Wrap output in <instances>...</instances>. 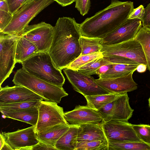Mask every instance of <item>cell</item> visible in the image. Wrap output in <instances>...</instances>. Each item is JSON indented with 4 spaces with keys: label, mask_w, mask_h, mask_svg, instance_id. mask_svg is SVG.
Masks as SVG:
<instances>
[{
    "label": "cell",
    "mask_w": 150,
    "mask_h": 150,
    "mask_svg": "<svg viewBox=\"0 0 150 150\" xmlns=\"http://www.w3.org/2000/svg\"><path fill=\"white\" fill-rule=\"evenodd\" d=\"M8 6L9 11L13 15L22 6L24 0H5Z\"/></svg>",
    "instance_id": "35"
},
{
    "label": "cell",
    "mask_w": 150,
    "mask_h": 150,
    "mask_svg": "<svg viewBox=\"0 0 150 150\" xmlns=\"http://www.w3.org/2000/svg\"><path fill=\"white\" fill-rule=\"evenodd\" d=\"M54 1L32 0L25 4L13 14L11 21L1 32L5 34L18 35L34 17Z\"/></svg>",
    "instance_id": "6"
},
{
    "label": "cell",
    "mask_w": 150,
    "mask_h": 150,
    "mask_svg": "<svg viewBox=\"0 0 150 150\" xmlns=\"http://www.w3.org/2000/svg\"><path fill=\"white\" fill-rule=\"evenodd\" d=\"M134 9L132 2L111 0L106 8L79 24L81 34L103 39L126 21Z\"/></svg>",
    "instance_id": "2"
},
{
    "label": "cell",
    "mask_w": 150,
    "mask_h": 150,
    "mask_svg": "<svg viewBox=\"0 0 150 150\" xmlns=\"http://www.w3.org/2000/svg\"><path fill=\"white\" fill-rule=\"evenodd\" d=\"M145 13L143 5H141L137 8H134L129 16L128 19L138 18L142 20Z\"/></svg>",
    "instance_id": "36"
},
{
    "label": "cell",
    "mask_w": 150,
    "mask_h": 150,
    "mask_svg": "<svg viewBox=\"0 0 150 150\" xmlns=\"http://www.w3.org/2000/svg\"><path fill=\"white\" fill-rule=\"evenodd\" d=\"M12 81L16 85L24 86L43 98L44 100L60 103L68 96L62 87L49 83L29 74L22 68L17 70Z\"/></svg>",
    "instance_id": "4"
},
{
    "label": "cell",
    "mask_w": 150,
    "mask_h": 150,
    "mask_svg": "<svg viewBox=\"0 0 150 150\" xmlns=\"http://www.w3.org/2000/svg\"><path fill=\"white\" fill-rule=\"evenodd\" d=\"M142 22V20L138 18L128 19L103 39L102 44H117L133 39L141 27Z\"/></svg>",
    "instance_id": "14"
},
{
    "label": "cell",
    "mask_w": 150,
    "mask_h": 150,
    "mask_svg": "<svg viewBox=\"0 0 150 150\" xmlns=\"http://www.w3.org/2000/svg\"><path fill=\"white\" fill-rule=\"evenodd\" d=\"M13 17L10 12L0 10V32H1L9 24Z\"/></svg>",
    "instance_id": "34"
},
{
    "label": "cell",
    "mask_w": 150,
    "mask_h": 150,
    "mask_svg": "<svg viewBox=\"0 0 150 150\" xmlns=\"http://www.w3.org/2000/svg\"><path fill=\"white\" fill-rule=\"evenodd\" d=\"M5 142L1 133L0 134V150H1Z\"/></svg>",
    "instance_id": "43"
},
{
    "label": "cell",
    "mask_w": 150,
    "mask_h": 150,
    "mask_svg": "<svg viewBox=\"0 0 150 150\" xmlns=\"http://www.w3.org/2000/svg\"><path fill=\"white\" fill-rule=\"evenodd\" d=\"M64 117L69 124L76 125L100 122L102 120L97 110L87 105L76 106L74 110L64 112Z\"/></svg>",
    "instance_id": "17"
},
{
    "label": "cell",
    "mask_w": 150,
    "mask_h": 150,
    "mask_svg": "<svg viewBox=\"0 0 150 150\" xmlns=\"http://www.w3.org/2000/svg\"><path fill=\"white\" fill-rule=\"evenodd\" d=\"M31 0H24V1H23V3L22 6L24 4H25L29 2Z\"/></svg>",
    "instance_id": "45"
},
{
    "label": "cell",
    "mask_w": 150,
    "mask_h": 150,
    "mask_svg": "<svg viewBox=\"0 0 150 150\" xmlns=\"http://www.w3.org/2000/svg\"><path fill=\"white\" fill-rule=\"evenodd\" d=\"M0 10L9 12L8 5L5 0H0Z\"/></svg>",
    "instance_id": "41"
},
{
    "label": "cell",
    "mask_w": 150,
    "mask_h": 150,
    "mask_svg": "<svg viewBox=\"0 0 150 150\" xmlns=\"http://www.w3.org/2000/svg\"><path fill=\"white\" fill-rule=\"evenodd\" d=\"M122 94L110 93L86 96L84 97L87 101L86 105L97 111Z\"/></svg>",
    "instance_id": "24"
},
{
    "label": "cell",
    "mask_w": 150,
    "mask_h": 150,
    "mask_svg": "<svg viewBox=\"0 0 150 150\" xmlns=\"http://www.w3.org/2000/svg\"><path fill=\"white\" fill-rule=\"evenodd\" d=\"M78 142L87 141L107 140L100 122L79 125Z\"/></svg>",
    "instance_id": "18"
},
{
    "label": "cell",
    "mask_w": 150,
    "mask_h": 150,
    "mask_svg": "<svg viewBox=\"0 0 150 150\" xmlns=\"http://www.w3.org/2000/svg\"><path fill=\"white\" fill-rule=\"evenodd\" d=\"M18 35L0 32V85L12 72L16 63L15 57Z\"/></svg>",
    "instance_id": "7"
},
{
    "label": "cell",
    "mask_w": 150,
    "mask_h": 150,
    "mask_svg": "<svg viewBox=\"0 0 150 150\" xmlns=\"http://www.w3.org/2000/svg\"><path fill=\"white\" fill-rule=\"evenodd\" d=\"M112 64H106L101 66L96 71V74L98 75L99 77L105 74L112 67Z\"/></svg>",
    "instance_id": "39"
},
{
    "label": "cell",
    "mask_w": 150,
    "mask_h": 150,
    "mask_svg": "<svg viewBox=\"0 0 150 150\" xmlns=\"http://www.w3.org/2000/svg\"><path fill=\"white\" fill-rule=\"evenodd\" d=\"M112 63L108 61L103 57L97 59L86 64L80 68L78 70L87 75L96 74L97 70L101 66Z\"/></svg>",
    "instance_id": "29"
},
{
    "label": "cell",
    "mask_w": 150,
    "mask_h": 150,
    "mask_svg": "<svg viewBox=\"0 0 150 150\" xmlns=\"http://www.w3.org/2000/svg\"><path fill=\"white\" fill-rule=\"evenodd\" d=\"M78 128L79 125H71L56 142L55 147L57 150H76Z\"/></svg>",
    "instance_id": "22"
},
{
    "label": "cell",
    "mask_w": 150,
    "mask_h": 150,
    "mask_svg": "<svg viewBox=\"0 0 150 150\" xmlns=\"http://www.w3.org/2000/svg\"><path fill=\"white\" fill-rule=\"evenodd\" d=\"M71 125L59 124L52 126L40 132L36 133L40 141L55 147L59 138L69 129Z\"/></svg>",
    "instance_id": "19"
},
{
    "label": "cell",
    "mask_w": 150,
    "mask_h": 150,
    "mask_svg": "<svg viewBox=\"0 0 150 150\" xmlns=\"http://www.w3.org/2000/svg\"><path fill=\"white\" fill-rule=\"evenodd\" d=\"M133 73L115 78H99L95 80L100 86L110 93H125L137 89V84L132 78Z\"/></svg>",
    "instance_id": "16"
},
{
    "label": "cell",
    "mask_w": 150,
    "mask_h": 150,
    "mask_svg": "<svg viewBox=\"0 0 150 150\" xmlns=\"http://www.w3.org/2000/svg\"><path fill=\"white\" fill-rule=\"evenodd\" d=\"M44 100V98L24 86L8 85L0 88V103H8L19 102Z\"/></svg>",
    "instance_id": "15"
},
{
    "label": "cell",
    "mask_w": 150,
    "mask_h": 150,
    "mask_svg": "<svg viewBox=\"0 0 150 150\" xmlns=\"http://www.w3.org/2000/svg\"><path fill=\"white\" fill-rule=\"evenodd\" d=\"M108 150H150V145L143 142L108 141Z\"/></svg>",
    "instance_id": "26"
},
{
    "label": "cell",
    "mask_w": 150,
    "mask_h": 150,
    "mask_svg": "<svg viewBox=\"0 0 150 150\" xmlns=\"http://www.w3.org/2000/svg\"><path fill=\"white\" fill-rule=\"evenodd\" d=\"M76 150H108V141L92 140L78 142Z\"/></svg>",
    "instance_id": "30"
},
{
    "label": "cell",
    "mask_w": 150,
    "mask_h": 150,
    "mask_svg": "<svg viewBox=\"0 0 150 150\" xmlns=\"http://www.w3.org/2000/svg\"><path fill=\"white\" fill-rule=\"evenodd\" d=\"M132 127L141 141L150 145V125L142 124H132Z\"/></svg>",
    "instance_id": "32"
},
{
    "label": "cell",
    "mask_w": 150,
    "mask_h": 150,
    "mask_svg": "<svg viewBox=\"0 0 150 150\" xmlns=\"http://www.w3.org/2000/svg\"><path fill=\"white\" fill-rule=\"evenodd\" d=\"M139 64L113 63L112 67L99 77L101 78H113L127 75L134 73L137 70Z\"/></svg>",
    "instance_id": "23"
},
{
    "label": "cell",
    "mask_w": 150,
    "mask_h": 150,
    "mask_svg": "<svg viewBox=\"0 0 150 150\" xmlns=\"http://www.w3.org/2000/svg\"><path fill=\"white\" fill-rule=\"evenodd\" d=\"M13 150L10 146L6 142L2 147L1 150Z\"/></svg>",
    "instance_id": "44"
},
{
    "label": "cell",
    "mask_w": 150,
    "mask_h": 150,
    "mask_svg": "<svg viewBox=\"0 0 150 150\" xmlns=\"http://www.w3.org/2000/svg\"><path fill=\"white\" fill-rule=\"evenodd\" d=\"M63 7L69 5L74 2L75 0H54Z\"/></svg>",
    "instance_id": "40"
},
{
    "label": "cell",
    "mask_w": 150,
    "mask_h": 150,
    "mask_svg": "<svg viewBox=\"0 0 150 150\" xmlns=\"http://www.w3.org/2000/svg\"><path fill=\"white\" fill-rule=\"evenodd\" d=\"M148 101H149V106L150 108V97L148 100Z\"/></svg>",
    "instance_id": "46"
},
{
    "label": "cell",
    "mask_w": 150,
    "mask_h": 150,
    "mask_svg": "<svg viewBox=\"0 0 150 150\" xmlns=\"http://www.w3.org/2000/svg\"><path fill=\"white\" fill-rule=\"evenodd\" d=\"M35 127L32 126L12 132H2L1 134L5 142L13 150H30L40 142Z\"/></svg>",
    "instance_id": "13"
},
{
    "label": "cell",
    "mask_w": 150,
    "mask_h": 150,
    "mask_svg": "<svg viewBox=\"0 0 150 150\" xmlns=\"http://www.w3.org/2000/svg\"><path fill=\"white\" fill-rule=\"evenodd\" d=\"M145 13L142 20L143 26L150 28V3L144 8Z\"/></svg>",
    "instance_id": "37"
},
{
    "label": "cell",
    "mask_w": 150,
    "mask_h": 150,
    "mask_svg": "<svg viewBox=\"0 0 150 150\" xmlns=\"http://www.w3.org/2000/svg\"><path fill=\"white\" fill-rule=\"evenodd\" d=\"M75 8L83 16L88 12L91 6V0H75Z\"/></svg>",
    "instance_id": "33"
},
{
    "label": "cell",
    "mask_w": 150,
    "mask_h": 150,
    "mask_svg": "<svg viewBox=\"0 0 150 150\" xmlns=\"http://www.w3.org/2000/svg\"><path fill=\"white\" fill-rule=\"evenodd\" d=\"M19 35L16 44L15 59L16 63L21 64L26 60L40 52L32 42Z\"/></svg>",
    "instance_id": "21"
},
{
    "label": "cell",
    "mask_w": 150,
    "mask_h": 150,
    "mask_svg": "<svg viewBox=\"0 0 150 150\" xmlns=\"http://www.w3.org/2000/svg\"><path fill=\"white\" fill-rule=\"evenodd\" d=\"M22 68L31 75L51 84L62 87L65 81L49 52H40L21 64Z\"/></svg>",
    "instance_id": "3"
},
{
    "label": "cell",
    "mask_w": 150,
    "mask_h": 150,
    "mask_svg": "<svg viewBox=\"0 0 150 150\" xmlns=\"http://www.w3.org/2000/svg\"><path fill=\"white\" fill-rule=\"evenodd\" d=\"M103 57L101 52L80 55L73 61L67 68L78 70L80 68L88 63Z\"/></svg>",
    "instance_id": "31"
},
{
    "label": "cell",
    "mask_w": 150,
    "mask_h": 150,
    "mask_svg": "<svg viewBox=\"0 0 150 150\" xmlns=\"http://www.w3.org/2000/svg\"><path fill=\"white\" fill-rule=\"evenodd\" d=\"M127 93H122L97 111L105 122L120 120L128 121L134 110L130 107Z\"/></svg>",
    "instance_id": "11"
},
{
    "label": "cell",
    "mask_w": 150,
    "mask_h": 150,
    "mask_svg": "<svg viewBox=\"0 0 150 150\" xmlns=\"http://www.w3.org/2000/svg\"><path fill=\"white\" fill-rule=\"evenodd\" d=\"M102 39L81 35L80 39L81 48L80 55L100 52L102 47Z\"/></svg>",
    "instance_id": "27"
},
{
    "label": "cell",
    "mask_w": 150,
    "mask_h": 150,
    "mask_svg": "<svg viewBox=\"0 0 150 150\" xmlns=\"http://www.w3.org/2000/svg\"><path fill=\"white\" fill-rule=\"evenodd\" d=\"M141 45L147 63V68L150 72V28L143 26L139 29L134 38Z\"/></svg>",
    "instance_id": "25"
},
{
    "label": "cell",
    "mask_w": 150,
    "mask_h": 150,
    "mask_svg": "<svg viewBox=\"0 0 150 150\" xmlns=\"http://www.w3.org/2000/svg\"><path fill=\"white\" fill-rule=\"evenodd\" d=\"M100 122L108 141L142 142L128 121L102 120Z\"/></svg>",
    "instance_id": "12"
},
{
    "label": "cell",
    "mask_w": 150,
    "mask_h": 150,
    "mask_svg": "<svg viewBox=\"0 0 150 150\" xmlns=\"http://www.w3.org/2000/svg\"><path fill=\"white\" fill-rule=\"evenodd\" d=\"M38 117L35 130L42 132L59 124H69L64 117L63 108L55 102L41 100L38 107Z\"/></svg>",
    "instance_id": "9"
},
{
    "label": "cell",
    "mask_w": 150,
    "mask_h": 150,
    "mask_svg": "<svg viewBox=\"0 0 150 150\" xmlns=\"http://www.w3.org/2000/svg\"><path fill=\"white\" fill-rule=\"evenodd\" d=\"M54 27L44 22L28 25L18 35L33 43L40 52H49L53 38Z\"/></svg>",
    "instance_id": "8"
},
{
    "label": "cell",
    "mask_w": 150,
    "mask_h": 150,
    "mask_svg": "<svg viewBox=\"0 0 150 150\" xmlns=\"http://www.w3.org/2000/svg\"><path fill=\"white\" fill-rule=\"evenodd\" d=\"M102 45L100 52L103 57L112 63H123L128 58L147 66L142 47L134 39L117 44Z\"/></svg>",
    "instance_id": "5"
},
{
    "label": "cell",
    "mask_w": 150,
    "mask_h": 150,
    "mask_svg": "<svg viewBox=\"0 0 150 150\" xmlns=\"http://www.w3.org/2000/svg\"><path fill=\"white\" fill-rule=\"evenodd\" d=\"M41 100L0 103V112L16 111L34 107H38Z\"/></svg>",
    "instance_id": "28"
},
{
    "label": "cell",
    "mask_w": 150,
    "mask_h": 150,
    "mask_svg": "<svg viewBox=\"0 0 150 150\" xmlns=\"http://www.w3.org/2000/svg\"><path fill=\"white\" fill-rule=\"evenodd\" d=\"M81 35L79 24L74 18L63 17L57 20L54 27L53 40L49 53L60 70L67 68L81 55L80 39Z\"/></svg>",
    "instance_id": "1"
},
{
    "label": "cell",
    "mask_w": 150,
    "mask_h": 150,
    "mask_svg": "<svg viewBox=\"0 0 150 150\" xmlns=\"http://www.w3.org/2000/svg\"><path fill=\"white\" fill-rule=\"evenodd\" d=\"M63 71L74 89L84 97L110 93L100 86L91 76L68 68L64 69Z\"/></svg>",
    "instance_id": "10"
},
{
    "label": "cell",
    "mask_w": 150,
    "mask_h": 150,
    "mask_svg": "<svg viewBox=\"0 0 150 150\" xmlns=\"http://www.w3.org/2000/svg\"><path fill=\"white\" fill-rule=\"evenodd\" d=\"M57 150L55 147L49 145L40 141L37 144L31 147L30 149V150Z\"/></svg>",
    "instance_id": "38"
},
{
    "label": "cell",
    "mask_w": 150,
    "mask_h": 150,
    "mask_svg": "<svg viewBox=\"0 0 150 150\" xmlns=\"http://www.w3.org/2000/svg\"><path fill=\"white\" fill-rule=\"evenodd\" d=\"M147 68L146 65L142 64H140L138 66L137 70L139 73H143L145 72Z\"/></svg>",
    "instance_id": "42"
},
{
    "label": "cell",
    "mask_w": 150,
    "mask_h": 150,
    "mask_svg": "<svg viewBox=\"0 0 150 150\" xmlns=\"http://www.w3.org/2000/svg\"><path fill=\"white\" fill-rule=\"evenodd\" d=\"M38 107L16 111L1 112L6 117L25 122L36 127L38 117Z\"/></svg>",
    "instance_id": "20"
}]
</instances>
